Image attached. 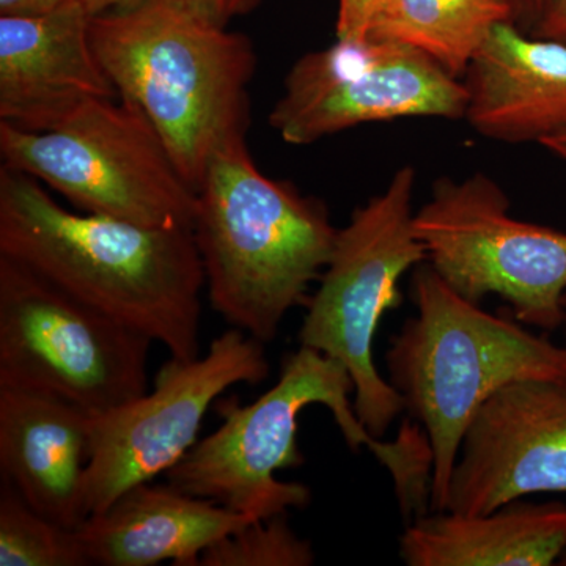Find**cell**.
<instances>
[{
  "label": "cell",
  "mask_w": 566,
  "mask_h": 566,
  "mask_svg": "<svg viewBox=\"0 0 566 566\" xmlns=\"http://www.w3.org/2000/svg\"><path fill=\"white\" fill-rule=\"evenodd\" d=\"M504 21H513L509 0H386L370 39L408 44L461 77Z\"/></svg>",
  "instance_id": "obj_18"
},
{
  "label": "cell",
  "mask_w": 566,
  "mask_h": 566,
  "mask_svg": "<svg viewBox=\"0 0 566 566\" xmlns=\"http://www.w3.org/2000/svg\"><path fill=\"white\" fill-rule=\"evenodd\" d=\"M465 120L482 136L526 144L566 133V44L499 22L464 73Z\"/></svg>",
  "instance_id": "obj_15"
},
{
  "label": "cell",
  "mask_w": 566,
  "mask_h": 566,
  "mask_svg": "<svg viewBox=\"0 0 566 566\" xmlns=\"http://www.w3.org/2000/svg\"><path fill=\"white\" fill-rule=\"evenodd\" d=\"M0 255L158 342L200 356L205 274L189 227L62 207L31 175L0 166Z\"/></svg>",
  "instance_id": "obj_1"
},
{
  "label": "cell",
  "mask_w": 566,
  "mask_h": 566,
  "mask_svg": "<svg viewBox=\"0 0 566 566\" xmlns=\"http://www.w3.org/2000/svg\"><path fill=\"white\" fill-rule=\"evenodd\" d=\"M82 2L85 3V7L95 17V14L103 13V11L128 6V3L137 2V0H82Z\"/></svg>",
  "instance_id": "obj_26"
},
{
  "label": "cell",
  "mask_w": 566,
  "mask_h": 566,
  "mask_svg": "<svg viewBox=\"0 0 566 566\" xmlns=\"http://www.w3.org/2000/svg\"><path fill=\"white\" fill-rule=\"evenodd\" d=\"M326 207L290 182L266 177L248 140L226 145L197 189L192 233L211 308L266 345L307 304L337 237Z\"/></svg>",
  "instance_id": "obj_4"
},
{
  "label": "cell",
  "mask_w": 566,
  "mask_h": 566,
  "mask_svg": "<svg viewBox=\"0 0 566 566\" xmlns=\"http://www.w3.org/2000/svg\"><path fill=\"white\" fill-rule=\"evenodd\" d=\"M528 33L566 44V0H546Z\"/></svg>",
  "instance_id": "obj_23"
},
{
  "label": "cell",
  "mask_w": 566,
  "mask_h": 566,
  "mask_svg": "<svg viewBox=\"0 0 566 566\" xmlns=\"http://www.w3.org/2000/svg\"><path fill=\"white\" fill-rule=\"evenodd\" d=\"M412 227L427 263L465 300L495 294L517 322L543 331L566 323V233L510 214L486 175L436 181Z\"/></svg>",
  "instance_id": "obj_9"
},
{
  "label": "cell",
  "mask_w": 566,
  "mask_h": 566,
  "mask_svg": "<svg viewBox=\"0 0 566 566\" xmlns=\"http://www.w3.org/2000/svg\"><path fill=\"white\" fill-rule=\"evenodd\" d=\"M542 145L547 151L553 153L554 156H557L558 159L566 163V133L543 140Z\"/></svg>",
  "instance_id": "obj_27"
},
{
  "label": "cell",
  "mask_w": 566,
  "mask_h": 566,
  "mask_svg": "<svg viewBox=\"0 0 566 566\" xmlns=\"http://www.w3.org/2000/svg\"><path fill=\"white\" fill-rule=\"evenodd\" d=\"M416 180L415 167H401L385 191L357 208L337 230L297 334L300 346L345 365L356 415L378 439L406 411L401 395L379 374L374 349L382 316L403 304L401 277L427 262L412 227Z\"/></svg>",
  "instance_id": "obj_6"
},
{
  "label": "cell",
  "mask_w": 566,
  "mask_h": 566,
  "mask_svg": "<svg viewBox=\"0 0 566 566\" xmlns=\"http://www.w3.org/2000/svg\"><path fill=\"white\" fill-rule=\"evenodd\" d=\"M66 0H0V14L46 13Z\"/></svg>",
  "instance_id": "obj_24"
},
{
  "label": "cell",
  "mask_w": 566,
  "mask_h": 566,
  "mask_svg": "<svg viewBox=\"0 0 566 566\" xmlns=\"http://www.w3.org/2000/svg\"><path fill=\"white\" fill-rule=\"evenodd\" d=\"M92 427V415L62 398L0 386V480L41 515L80 527Z\"/></svg>",
  "instance_id": "obj_14"
},
{
  "label": "cell",
  "mask_w": 566,
  "mask_h": 566,
  "mask_svg": "<svg viewBox=\"0 0 566 566\" xmlns=\"http://www.w3.org/2000/svg\"><path fill=\"white\" fill-rule=\"evenodd\" d=\"M315 551L286 513L253 521L208 547L197 566H311Z\"/></svg>",
  "instance_id": "obj_20"
},
{
  "label": "cell",
  "mask_w": 566,
  "mask_h": 566,
  "mask_svg": "<svg viewBox=\"0 0 566 566\" xmlns=\"http://www.w3.org/2000/svg\"><path fill=\"white\" fill-rule=\"evenodd\" d=\"M512 9L513 22L523 31H531L538 18L539 11L545 7L546 0H509Z\"/></svg>",
  "instance_id": "obj_25"
},
{
  "label": "cell",
  "mask_w": 566,
  "mask_h": 566,
  "mask_svg": "<svg viewBox=\"0 0 566 566\" xmlns=\"http://www.w3.org/2000/svg\"><path fill=\"white\" fill-rule=\"evenodd\" d=\"M468 91L424 52L392 40H337L289 71L270 125L282 140L311 145L364 123L460 120Z\"/></svg>",
  "instance_id": "obj_11"
},
{
  "label": "cell",
  "mask_w": 566,
  "mask_h": 566,
  "mask_svg": "<svg viewBox=\"0 0 566 566\" xmlns=\"http://www.w3.org/2000/svg\"><path fill=\"white\" fill-rule=\"evenodd\" d=\"M538 493H566V386L523 379L472 417L446 510L480 515Z\"/></svg>",
  "instance_id": "obj_12"
},
{
  "label": "cell",
  "mask_w": 566,
  "mask_h": 566,
  "mask_svg": "<svg viewBox=\"0 0 566 566\" xmlns=\"http://www.w3.org/2000/svg\"><path fill=\"white\" fill-rule=\"evenodd\" d=\"M565 307H566V297H565Z\"/></svg>",
  "instance_id": "obj_28"
},
{
  "label": "cell",
  "mask_w": 566,
  "mask_h": 566,
  "mask_svg": "<svg viewBox=\"0 0 566 566\" xmlns=\"http://www.w3.org/2000/svg\"><path fill=\"white\" fill-rule=\"evenodd\" d=\"M166 2L174 3L211 24L227 28L234 18L251 13L264 0H166Z\"/></svg>",
  "instance_id": "obj_22"
},
{
  "label": "cell",
  "mask_w": 566,
  "mask_h": 566,
  "mask_svg": "<svg viewBox=\"0 0 566 566\" xmlns=\"http://www.w3.org/2000/svg\"><path fill=\"white\" fill-rule=\"evenodd\" d=\"M92 18L82 0L0 14V120L46 132L85 104L118 98L93 51Z\"/></svg>",
  "instance_id": "obj_13"
},
{
  "label": "cell",
  "mask_w": 566,
  "mask_h": 566,
  "mask_svg": "<svg viewBox=\"0 0 566 566\" xmlns=\"http://www.w3.org/2000/svg\"><path fill=\"white\" fill-rule=\"evenodd\" d=\"M0 566H91L77 527L63 526L32 509L0 480Z\"/></svg>",
  "instance_id": "obj_19"
},
{
  "label": "cell",
  "mask_w": 566,
  "mask_h": 566,
  "mask_svg": "<svg viewBox=\"0 0 566 566\" xmlns=\"http://www.w3.org/2000/svg\"><path fill=\"white\" fill-rule=\"evenodd\" d=\"M2 166L61 193L76 210L147 227H189L196 189L133 104H85L46 132L0 120Z\"/></svg>",
  "instance_id": "obj_7"
},
{
  "label": "cell",
  "mask_w": 566,
  "mask_h": 566,
  "mask_svg": "<svg viewBox=\"0 0 566 566\" xmlns=\"http://www.w3.org/2000/svg\"><path fill=\"white\" fill-rule=\"evenodd\" d=\"M417 314L386 354L389 382L423 427L433 453L431 512H444L447 491L472 417L491 395L523 379L566 386V348L488 314L424 263L412 275Z\"/></svg>",
  "instance_id": "obj_5"
},
{
  "label": "cell",
  "mask_w": 566,
  "mask_h": 566,
  "mask_svg": "<svg viewBox=\"0 0 566 566\" xmlns=\"http://www.w3.org/2000/svg\"><path fill=\"white\" fill-rule=\"evenodd\" d=\"M252 517L167 483H139L77 527L88 564L197 566L205 551Z\"/></svg>",
  "instance_id": "obj_16"
},
{
  "label": "cell",
  "mask_w": 566,
  "mask_h": 566,
  "mask_svg": "<svg viewBox=\"0 0 566 566\" xmlns=\"http://www.w3.org/2000/svg\"><path fill=\"white\" fill-rule=\"evenodd\" d=\"M270 376L264 344L230 327L197 359L169 357L147 394L93 416L85 476L87 515L139 483L166 475L200 441L205 416L230 387L256 386Z\"/></svg>",
  "instance_id": "obj_10"
},
{
  "label": "cell",
  "mask_w": 566,
  "mask_h": 566,
  "mask_svg": "<svg viewBox=\"0 0 566 566\" xmlns=\"http://www.w3.org/2000/svg\"><path fill=\"white\" fill-rule=\"evenodd\" d=\"M153 344L0 255V386L107 415L150 390Z\"/></svg>",
  "instance_id": "obj_8"
},
{
  "label": "cell",
  "mask_w": 566,
  "mask_h": 566,
  "mask_svg": "<svg viewBox=\"0 0 566 566\" xmlns=\"http://www.w3.org/2000/svg\"><path fill=\"white\" fill-rule=\"evenodd\" d=\"M386 0H338L337 40L370 39L375 22L385 9Z\"/></svg>",
  "instance_id": "obj_21"
},
{
  "label": "cell",
  "mask_w": 566,
  "mask_h": 566,
  "mask_svg": "<svg viewBox=\"0 0 566 566\" xmlns=\"http://www.w3.org/2000/svg\"><path fill=\"white\" fill-rule=\"evenodd\" d=\"M354 385L345 365L300 346L282 359L277 382L255 401L219 398L218 430L200 439L166 480L178 490L260 521L304 510L312 491L275 474L300 468L305 458L297 442L300 416L312 405L329 409L352 450L367 447L392 474L405 516L430 509L433 453L424 431L405 423L400 438L381 442L364 427L354 409Z\"/></svg>",
  "instance_id": "obj_2"
},
{
  "label": "cell",
  "mask_w": 566,
  "mask_h": 566,
  "mask_svg": "<svg viewBox=\"0 0 566 566\" xmlns=\"http://www.w3.org/2000/svg\"><path fill=\"white\" fill-rule=\"evenodd\" d=\"M91 39L118 98L150 122L197 192L212 156L248 134L251 41L166 0L95 14Z\"/></svg>",
  "instance_id": "obj_3"
},
{
  "label": "cell",
  "mask_w": 566,
  "mask_h": 566,
  "mask_svg": "<svg viewBox=\"0 0 566 566\" xmlns=\"http://www.w3.org/2000/svg\"><path fill=\"white\" fill-rule=\"evenodd\" d=\"M408 566H549L566 553V505L523 499L490 513L433 512L400 536Z\"/></svg>",
  "instance_id": "obj_17"
}]
</instances>
